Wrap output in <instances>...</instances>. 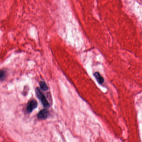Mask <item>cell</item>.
<instances>
[{
	"instance_id": "1",
	"label": "cell",
	"mask_w": 142,
	"mask_h": 142,
	"mask_svg": "<svg viewBox=\"0 0 142 142\" xmlns=\"http://www.w3.org/2000/svg\"><path fill=\"white\" fill-rule=\"evenodd\" d=\"M36 95L39 99L41 101V103L43 104V106L45 108H48L50 106V104L47 101L46 97L45 96L43 93L41 92L40 89L37 87L35 90Z\"/></svg>"
},
{
	"instance_id": "2",
	"label": "cell",
	"mask_w": 142,
	"mask_h": 142,
	"mask_svg": "<svg viewBox=\"0 0 142 142\" xmlns=\"http://www.w3.org/2000/svg\"><path fill=\"white\" fill-rule=\"evenodd\" d=\"M38 106V102L36 100L33 99L29 103L27 107V111L29 113H31Z\"/></svg>"
},
{
	"instance_id": "5",
	"label": "cell",
	"mask_w": 142,
	"mask_h": 142,
	"mask_svg": "<svg viewBox=\"0 0 142 142\" xmlns=\"http://www.w3.org/2000/svg\"><path fill=\"white\" fill-rule=\"evenodd\" d=\"M39 85L41 90H42L43 91H47L49 89L47 84L44 81H41L39 82Z\"/></svg>"
},
{
	"instance_id": "3",
	"label": "cell",
	"mask_w": 142,
	"mask_h": 142,
	"mask_svg": "<svg viewBox=\"0 0 142 142\" xmlns=\"http://www.w3.org/2000/svg\"><path fill=\"white\" fill-rule=\"evenodd\" d=\"M49 115V111L46 109H43L40 111L38 114V118L41 120L46 119Z\"/></svg>"
},
{
	"instance_id": "4",
	"label": "cell",
	"mask_w": 142,
	"mask_h": 142,
	"mask_svg": "<svg viewBox=\"0 0 142 142\" xmlns=\"http://www.w3.org/2000/svg\"><path fill=\"white\" fill-rule=\"evenodd\" d=\"M93 75L95 77L97 81L100 84H102L104 82V79L101 76L99 73L98 72H95L93 74Z\"/></svg>"
},
{
	"instance_id": "6",
	"label": "cell",
	"mask_w": 142,
	"mask_h": 142,
	"mask_svg": "<svg viewBox=\"0 0 142 142\" xmlns=\"http://www.w3.org/2000/svg\"><path fill=\"white\" fill-rule=\"evenodd\" d=\"M6 74L4 71L0 70V80L3 81L6 78Z\"/></svg>"
}]
</instances>
